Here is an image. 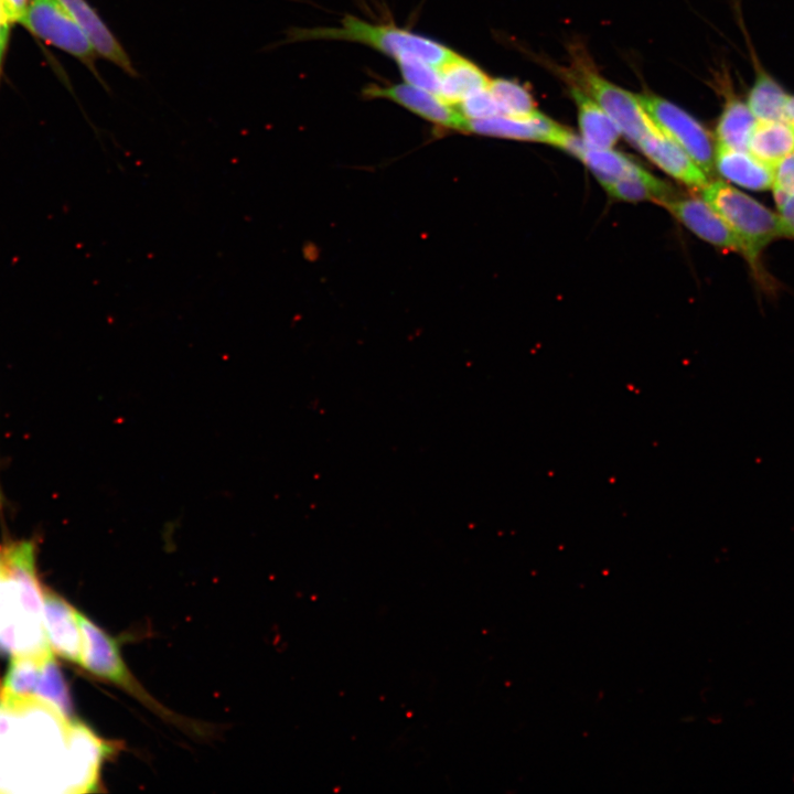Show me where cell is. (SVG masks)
Here are the masks:
<instances>
[{"label": "cell", "mask_w": 794, "mask_h": 794, "mask_svg": "<svg viewBox=\"0 0 794 794\" xmlns=\"http://www.w3.org/2000/svg\"><path fill=\"white\" fill-rule=\"evenodd\" d=\"M0 17L7 18V19L9 20V18L7 17V14H6V12H4V9H3L1 2H0ZM9 21H10V20H9Z\"/></svg>", "instance_id": "1f68e13d"}, {"label": "cell", "mask_w": 794, "mask_h": 794, "mask_svg": "<svg viewBox=\"0 0 794 794\" xmlns=\"http://www.w3.org/2000/svg\"><path fill=\"white\" fill-rule=\"evenodd\" d=\"M707 202L759 258L761 250L780 237H786L781 218L760 202L721 181L700 190Z\"/></svg>", "instance_id": "3957f363"}, {"label": "cell", "mask_w": 794, "mask_h": 794, "mask_svg": "<svg viewBox=\"0 0 794 794\" xmlns=\"http://www.w3.org/2000/svg\"><path fill=\"white\" fill-rule=\"evenodd\" d=\"M774 195L794 194V152L773 167Z\"/></svg>", "instance_id": "484cf974"}, {"label": "cell", "mask_w": 794, "mask_h": 794, "mask_svg": "<svg viewBox=\"0 0 794 794\" xmlns=\"http://www.w3.org/2000/svg\"><path fill=\"white\" fill-rule=\"evenodd\" d=\"M604 189L611 196L626 202L657 201L664 203L673 198L670 187L642 168Z\"/></svg>", "instance_id": "44dd1931"}, {"label": "cell", "mask_w": 794, "mask_h": 794, "mask_svg": "<svg viewBox=\"0 0 794 794\" xmlns=\"http://www.w3.org/2000/svg\"><path fill=\"white\" fill-rule=\"evenodd\" d=\"M757 124L745 100L733 92L723 104L716 127L717 146L748 151L749 141Z\"/></svg>", "instance_id": "d6986e66"}, {"label": "cell", "mask_w": 794, "mask_h": 794, "mask_svg": "<svg viewBox=\"0 0 794 794\" xmlns=\"http://www.w3.org/2000/svg\"><path fill=\"white\" fill-rule=\"evenodd\" d=\"M636 147L655 165L680 183L694 190H701L709 183L707 174L662 131L646 136Z\"/></svg>", "instance_id": "7c38bea8"}, {"label": "cell", "mask_w": 794, "mask_h": 794, "mask_svg": "<svg viewBox=\"0 0 794 794\" xmlns=\"http://www.w3.org/2000/svg\"><path fill=\"white\" fill-rule=\"evenodd\" d=\"M567 151L577 157L594 174L603 187L636 172L641 168L623 153L611 150V148L589 147L577 136Z\"/></svg>", "instance_id": "2e32d148"}, {"label": "cell", "mask_w": 794, "mask_h": 794, "mask_svg": "<svg viewBox=\"0 0 794 794\" xmlns=\"http://www.w3.org/2000/svg\"><path fill=\"white\" fill-rule=\"evenodd\" d=\"M583 92L614 121L621 135L636 146L646 136L661 131L639 104L636 96L582 68L579 77Z\"/></svg>", "instance_id": "8992f818"}, {"label": "cell", "mask_w": 794, "mask_h": 794, "mask_svg": "<svg viewBox=\"0 0 794 794\" xmlns=\"http://www.w3.org/2000/svg\"><path fill=\"white\" fill-rule=\"evenodd\" d=\"M396 62L408 84L439 96L440 71L438 67L412 56Z\"/></svg>", "instance_id": "cb8c5ba5"}, {"label": "cell", "mask_w": 794, "mask_h": 794, "mask_svg": "<svg viewBox=\"0 0 794 794\" xmlns=\"http://www.w3.org/2000/svg\"><path fill=\"white\" fill-rule=\"evenodd\" d=\"M489 90L502 115L526 117L536 111L532 95L517 82L504 78L490 79Z\"/></svg>", "instance_id": "603a6c76"}, {"label": "cell", "mask_w": 794, "mask_h": 794, "mask_svg": "<svg viewBox=\"0 0 794 794\" xmlns=\"http://www.w3.org/2000/svg\"><path fill=\"white\" fill-rule=\"evenodd\" d=\"M37 37L79 60L107 88L96 67V52L85 32L57 0H31L19 22Z\"/></svg>", "instance_id": "277c9868"}, {"label": "cell", "mask_w": 794, "mask_h": 794, "mask_svg": "<svg viewBox=\"0 0 794 794\" xmlns=\"http://www.w3.org/2000/svg\"><path fill=\"white\" fill-rule=\"evenodd\" d=\"M715 168L728 181L753 191L772 187L773 168L749 151L717 146Z\"/></svg>", "instance_id": "4fadbf2b"}, {"label": "cell", "mask_w": 794, "mask_h": 794, "mask_svg": "<svg viewBox=\"0 0 794 794\" xmlns=\"http://www.w3.org/2000/svg\"><path fill=\"white\" fill-rule=\"evenodd\" d=\"M11 21H9L7 18L0 17V74H1V64L3 60V55L7 50L8 41H9V32H10V25Z\"/></svg>", "instance_id": "f1b7e54d"}, {"label": "cell", "mask_w": 794, "mask_h": 794, "mask_svg": "<svg viewBox=\"0 0 794 794\" xmlns=\"http://www.w3.org/2000/svg\"><path fill=\"white\" fill-rule=\"evenodd\" d=\"M582 141L593 148L613 147L621 132L609 115L583 90L572 87Z\"/></svg>", "instance_id": "ac0fdd59"}, {"label": "cell", "mask_w": 794, "mask_h": 794, "mask_svg": "<svg viewBox=\"0 0 794 794\" xmlns=\"http://www.w3.org/2000/svg\"><path fill=\"white\" fill-rule=\"evenodd\" d=\"M57 1L85 32L98 56L112 63L131 77L139 76L120 41L86 0Z\"/></svg>", "instance_id": "8fae6325"}, {"label": "cell", "mask_w": 794, "mask_h": 794, "mask_svg": "<svg viewBox=\"0 0 794 794\" xmlns=\"http://www.w3.org/2000/svg\"><path fill=\"white\" fill-rule=\"evenodd\" d=\"M439 71V97L454 107L471 93L489 87L491 79L476 64L457 53Z\"/></svg>", "instance_id": "9a60e30c"}, {"label": "cell", "mask_w": 794, "mask_h": 794, "mask_svg": "<svg viewBox=\"0 0 794 794\" xmlns=\"http://www.w3.org/2000/svg\"><path fill=\"white\" fill-rule=\"evenodd\" d=\"M663 205L699 238L721 249L741 254L755 273L761 275L758 258L707 202L673 197Z\"/></svg>", "instance_id": "52a82bcc"}, {"label": "cell", "mask_w": 794, "mask_h": 794, "mask_svg": "<svg viewBox=\"0 0 794 794\" xmlns=\"http://www.w3.org/2000/svg\"><path fill=\"white\" fill-rule=\"evenodd\" d=\"M465 132L545 142L566 151L576 137L565 127L537 110L526 117L498 115L482 119H468Z\"/></svg>", "instance_id": "ba28073f"}, {"label": "cell", "mask_w": 794, "mask_h": 794, "mask_svg": "<svg viewBox=\"0 0 794 794\" xmlns=\"http://www.w3.org/2000/svg\"><path fill=\"white\" fill-rule=\"evenodd\" d=\"M790 96L780 83L759 65L745 101L757 120H781L786 119Z\"/></svg>", "instance_id": "ffe728a7"}, {"label": "cell", "mask_w": 794, "mask_h": 794, "mask_svg": "<svg viewBox=\"0 0 794 794\" xmlns=\"http://www.w3.org/2000/svg\"><path fill=\"white\" fill-rule=\"evenodd\" d=\"M310 40H343L369 45L396 61L412 56L440 67L455 52L419 34L390 24H373L345 15L335 28H291L283 43Z\"/></svg>", "instance_id": "6da1fadb"}, {"label": "cell", "mask_w": 794, "mask_h": 794, "mask_svg": "<svg viewBox=\"0 0 794 794\" xmlns=\"http://www.w3.org/2000/svg\"><path fill=\"white\" fill-rule=\"evenodd\" d=\"M656 127L677 143L706 173L715 168L716 147L708 130L673 103L651 94L635 95Z\"/></svg>", "instance_id": "5b68a950"}, {"label": "cell", "mask_w": 794, "mask_h": 794, "mask_svg": "<svg viewBox=\"0 0 794 794\" xmlns=\"http://www.w3.org/2000/svg\"><path fill=\"white\" fill-rule=\"evenodd\" d=\"M79 611L51 591L43 590L42 621L50 647L76 664H82L83 634Z\"/></svg>", "instance_id": "30bf717a"}, {"label": "cell", "mask_w": 794, "mask_h": 794, "mask_svg": "<svg viewBox=\"0 0 794 794\" xmlns=\"http://www.w3.org/2000/svg\"><path fill=\"white\" fill-rule=\"evenodd\" d=\"M786 237L794 238V194L774 195Z\"/></svg>", "instance_id": "4316f807"}, {"label": "cell", "mask_w": 794, "mask_h": 794, "mask_svg": "<svg viewBox=\"0 0 794 794\" xmlns=\"http://www.w3.org/2000/svg\"><path fill=\"white\" fill-rule=\"evenodd\" d=\"M748 151L773 168L794 152V127L787 119L757 120Z\"/></svg>", "instance_id": "e0dca14e"}, {"label": "cell", "mask_w": 794, "mask_h": 794, "mask_svg": "<svg viewBox=\"0 0 794 794\" xmlns=\"http://www.w3.org/2000/svg\"><path fill=\"white\" fill-rule=\"evenodd\" d=\"M786 119L794 127V96H790L786 107Z\"/></svg>", "instance_id": "f546056e"}, {"label": "cell", "mask_w": 794, "mask_h": 794, "mask_svg": "<svg viewBox=\"0 0 794 794\" xmlns=\"http://www.w3.org/2000/svg\"><path fill=\"white\" fill-rule=\"evenodd\" d=\"M35 695L36 698L51 705L66 719L75 720L68 686L52 654L43 662Z\"/></svg>", "instance_id": "7402d4cb"}, {"label": "cell", "mask_w": 794, "mask_h": 794, "mask_svg": "<svg viewBox=\"0 0 794 794\" xmlns=\"http://www.w3.org/2000/svg\"><path fill=\"white\" fill-rule=\"evenodd\" d=\"M0 2L11 22H20L29 4L28 0H0Z\"/></svg>", "instance_id": "83f0119b"}, {"label": "cell", "mask_w": 794, "mask_h": 794, "mask_svg": "<svg viewBox=\"0 0 794 794\" xmlns=\"http://www.w3.org/2000/svg\"><path fill=\"white\" fill-rule=\"evenodd\" d=\"M47 656L13 655L1 687L0 707L12 710L35 698L43 662Z\"/></svg>", "instance_id": "5bb4252c"}, {"label": "cell", "mask_w": 794, "mask_h": 794, "mask_svg": "<svg viewBox=\"0 0 794 794\" xmlns=\"http://www.w3.org/2000/svg\"><path fill=\"white\" fill-rule=\"evenodd\" d=\"M457 108L466 119H482L502 115V111L489 90V87L468 95Z\"/></svg>", "instance_id": "d4e9b609"}, {"label": "cell", "mask_w": 794, "mask_h": 794, "mask_svg": "<svg viewBox=\"0 0 794 794\" xmlns=\"http://www.w3.org/2000/svg\"><path fill=\"white\" fill-rule=\"evenodd\" d=\"M368 98H385L397 103L421 118L446 129L465 131L468 119L460 110L439 96L410 84L375 85L364 88Z\"/></svg>", "instance_id": "9c48e42d"}, {"label": "cell", "mask_w": 794, "mask_h": 794, "mask_svg": "<svg viewBox=\"0 0 794 794\" xmlns=\"http://www.w3.org/2000/svg\"><path fill=\"white\" fill-rule=\"evenodd\" d=\"M78 618L83 634L82 666L97 677L121 687L162 719L184 730L193 731L195 734H204L202 725L176 716L143 689L124 662L119 646L114 637L81 612Z\"/></svg>", "instance_id": "7a4b0ae2"}, {"label": "cell", "mask_w": 794, "mask_h": 794, "mask_svg": "<svg viewBox=\"0 0 794 794\" xmlns=\"http://www.w3.org/2000/svg\"><path fill=\"white\" fill-rule=\"evenodd\" d=\"M1 506H2V494H1V490H0V509H1Z\"/></svg>", "instance_id": "d6a6232c"}, {"label": "cell", "mask_w": 794, "mask_h": 794, "mask_svg": "<svg viewBox=\"0 0 794 794\" xmlns=\"http://www.w3.org/2000/svg\"><path fill=\"white\" fill-rule=\"evenodd\" d=\"M8 575V568L3 556V546L0 545V578Z\"/></svg>", "instance_id": "4dcf8cb0"}]
</instances>
